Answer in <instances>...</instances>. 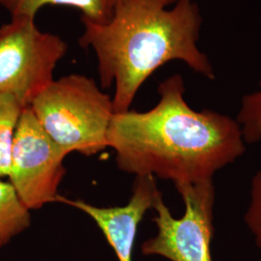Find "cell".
Masks as SVG:
<instances>
[{
	"mask_svg": "<svg viewBox=\"0 0 261 261\" xmlns=\"http://www.w3.org/2000/svg\"><path fill=\"white\" fill-rule=\"evenodd\" d=\"M25 108L14 95L0 93V179L9 177L15 132Z\"/></svg>",
	"mask_w": 261,
	"mask_h": 261,
	"instance_id": "cell-10",
	"label": "cell"
},
{
	"mask_svg": "<svg viewBox=\"0 0 261 261\" xmlns=\"http://www.w3.org/2000/svg\"><path fill=\"white\" fill-rule=\"evenodd\" d=\"M67 155L69 153L49 138L30 107H27L15 132L9 178L29 210L56 202L66 173L63 160Z\"/></svg>",
	"mask_w": 261,
	"mask_h": 261,
	"instance_id": "cell-6",
	"label": "cell"
},
{
	"mask_svg": "<svg viewBox=\"0 0 261 261\" xmlns=\"http://www.w3.org/2000/svg\"><path fill=\"white\" fill-rule=\"evenodd\" d=\"M162 193L154 176H137L133 196L128 204L121 207L101 208L84 200H71L57 196L56 201L73 206L91 217L103 231L118 261H132L138 226L144 214L155 205Z\"/></svg>",
	"mask_w": 261,
	"mask_h": 261,
	"instance_id": "cell-7",
	"label": "cell"
},
{
	"mask_svg": "<svg viewBox=\"0 0 261 261\" xmlns=\"http://www.w3.org/2000/svg\"><path fill=\"white\" fill-rule=\"evenodd\" d=\"M245 222L261 250V170L252 179L251 201L245 215Z\"/></svg>",
	"mask_w": 261,
	"mask_h": 261,
	"instance_id": "cell-12",
	"label": "cell"
},
{
	"mask_svg": "<svg viewBox=\"0 0 261 261\" xmlns=\"http://www.w3.org/2000/svg\"><path fill=\"white\" fill-rule=\"evenodd\" d=\"M247 144H253L261 139V74L258 89L243 97L241 108L236 117Z\"/></svg>",
	"mask_w": 261,
	"mask_h": 261,
	"instance_id": "cell-11",
	"label": "cell"
},
{
	"mask_svg": "<svg viewBox=\"0 0 261 261\" xmlns=\"http://www.w3.org/2000/svg\"><path fill=\"white\" fill-rule=\"evenodd\" d=\"M68 46L57 35L42 32L35 19L12 18L0 28V93L14 95L23 107L54 81Z\"/></svg>",
	"mask_w": 261,
	"mask_h": 261,
	"instance_id": "cell-4",
	"label": "cell"
},
{
	"mask_svg": "<svg viewBox=\"0 0 261 261\" xmlns=\"http://www.w3.org/2000/svg\"><path fill=\"white\" fill-rule=\"evenodd\" d=\"M159 103L148 112L114 113L108 146L122 171L156 176L175 186L208 180L246 151L242 130L225 114L193 110L184 98L183 77L173 75L158 87Z\"/></svg>",
	"mask_w": 261,
	"mask_h": 261,
	"instance_id": "cell-1",
	"label": "cell"
},
{
	"mask_svg": "<svg viewBox=\"0 0 261 261\" xmlns=\"http://www.w3.org/2000/svg\"><path fill=\"white\" fill-rule=\"evenodd\" d=\"M81 20L79 43L95 51L102 87L115 84L114 113L128 112L140 86L169 61L215 79L208 56L197 47L203 19L196 0H115L108 23Z\"/></svg>",
	"mask_w": 261,
	"mask_h": 261,
	"instance_id": "cell-2",
	"label": "cell"
},
{
	"mask_svg": "<svg viewBox=\"0 0 261 261\" xmlns=\"http://www.w3.org/2000/svg\"><path fill=\"white\" fill-rule=\"evenodd\" d=\"M29 107L49 138L69 154L93 156L109 147L112 99L92 79L70 75L54 80Z\"/></svg>",
	"mask_w": 261,
	"mask_h": 261,
	"instance_id": "cell-3",
	"label": "cell"
},
{
	"mask_svg": "<svg viewBox=\"0 0 261 261\" xmlns=\"http://www.w3.org/2000/svg\"><path fill=\"white\" fill-rule=\"evenodd\" d=\"M115 0H0L11 18L35 19L38 11L46 5H59L80 10L82 17L98 24H106L112 18Z\"/></svg>",
	"mask_w": 261,
	"mask_h": 261,
	"instance_id": "cell-8",
	"label": "cell"
},
{
	"mask_svg": "<svg viewBox=\"0 0 261 261\" xmlns=\"http://www.w3.org/2000/svg\"><path fill=\"white\" fill-rule=\"evenodd\" d=\"M29 209L11 183L0 179V249L29 227Z\"/></svg>",
	"mask_w": 261,
	"mask_h": 261,
	"instance_id": "cell-9",
	"label": "cell"
},
{
	"mask_svg": "<svg viewBox=\"0 0 261 261\" xmlns=\"http://www.w3.org/2000/svg\"><path fill=\"white\" fill-rule=\"evenodd\" d=\"M186 206L185 214L175 219L160 196L153 209L157 234L142 243L141 253L171 261H212L214 234L215 187L213 180L175 186Z\"/></svg>",
	"mask_w": 261,
	"mask_h": 261,
	"instance_id": "cell-5",
	"label": "cell"
}]
</instances>
